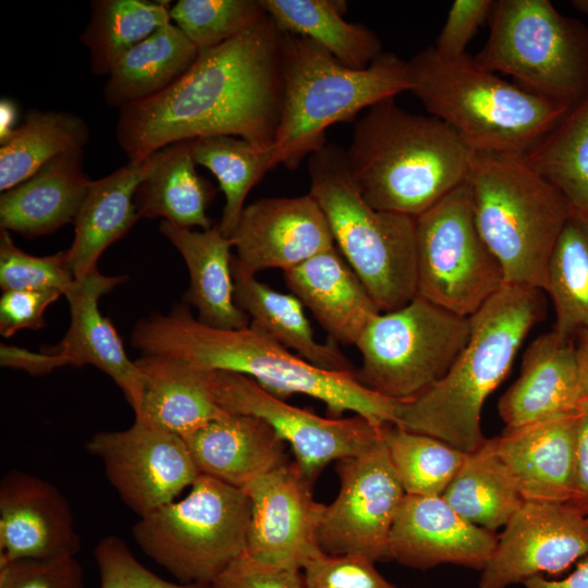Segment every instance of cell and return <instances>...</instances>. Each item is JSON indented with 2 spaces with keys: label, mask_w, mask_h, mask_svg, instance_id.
<instances>
[{
  "label": "cell",
  "mask_w": 588,
  "mask_h": 588,
  "mask_svg": "<svg viewBox=\"0 0 588 588\" xmlns=\"http://www.w3.org/2000/svg\"><path fill=\"white\" fill-rule=\"evenodd\" d=\"M283 38L268 15L198 51L192 66L163 91L120 109L115 136L128 160L216 135L272 148L283 99Z\"/></svg>",
  "instance_id": "6da1fadb"
},
{
  "label": "cell",
  "mask_w": 588,
  "mask_h": 588,
  "mask_svg": "<svg viewBox=\"0 0 588 588\" xmlns=\"http://www.w3.org/2000/svg\"><path fill=\"white\" fill-rule=\"evenodd\" d=\"M143 355L168 356L195 366L252 378L279 399L299 393L324 403L331 418L353 412L377 427L396 421L400 401L363 385L354 372L321 369L249 324L228 330L206 326L189 309L175 305L168 314L140 319L131 335Z\"/></svg>",
  "instance_id": "7a4b0ae2"
},
{
  "label": "cell",
  "mask_w": 588,
  "mask_h": 588,
  "mask_svg": "<svg viewBox=\"0 0 588 588\" xmlns=\"http://www.w3.org/2000/svg\"><path fill=\"white\" fill-rule=\"evenodd\" d=\"M345 154L367 204L414 218L466 182L473 156L443 121L408 112L394 98L356 121Z\"/></svg>",
  "instance_id": "3957f363"
},
{
  "label": "cell",
  "mask_w": 588,
  "mask_h": 588,
  "mask_svg": "<svg viewBox=\"0 0 588 588\" xmlns=\"http://www.w3.org/2000/svg\"><path fill=\"white\" fill-rule=\"evenodd\" d=\"M541 290L504 284L470 319V335L449 371L419 395L400 401L395 425L469 454L487 440L485 401L509 373L526 335L542 319Z\"/></svg>",
  "instance_id": "277c9868"
},
{
  "label": "cell",
  "mask_w": 588,
  "mask_h": 588,
  "mask_svg": "<svg viewBox=\"0 0 588 588\" xmlns=\"http://www.w3.org/2000/svg\"><path fill=\"white\" fill-rule=\"evenodd\" d=\"M407 66L409 93L474 152L524 156L568 109L481 68L468 53L445 58L428 46Z\"/></svg>",
  "instance_id": "5b68a950"
},
{
  "label": "cell",
  "mask_w": 588,
  "mask_h": 588,
  "mask_svg": "<svg viewBox=\"0 0 588 588\" xmlns=\"http://www.w3.org/2000/svg\"><path fill=\"white\" fill-rule=\"evenodd\" d=\"M407 61L382 52L353 69L311 39L284 32L283 99L273 145V168L290 171L327 144L326 131L366 108L411 91Z\"/></svg>",
  "instance_id": "8992f818"
},
{
  "label": "cell",
  "mask_w": 588,
  "mask_h": 588,
  "mask_svg": "<svg viewBox=\"0 0 588 588\" xmlns=\"http://www.w3.org/2000/svg\"><path fill=\"white\" fill-rule=\"evenodd\" d=\"M466 183L475 223L504 284L544 291L552 252L572 216L564 195L514 155L473 151Z\"/></svg>",
  "instance_id": "52a82bcc"
},
{
  "label": "cell",
  "mask_w": 588,
  "mask_h": 588,
  "mask_svg": "<svg viewBox=\"0 0 588 588\" xmlns=\"http://www.w3.org/2000/svg\"><path fill=\"white\" fill-rule=\"evenodd\" d=\"M309 194L347 264L378 309L396 310L418 295L416 218L372 208L354 184L345 149L327 143L309 156Z\"/></svg>",
  "instance_id": "ba28073f"
},
{
  "label": "cell",
  "mask_w": 588,
  "mask_h": 588,
  "mask_svg": "<svg viewBox=\"0 0 588 588\" xmlns=\"http://www.w3.org/2000/svg\"><path fill=\"white\" fill-rule=\"evenodd\" d=\"M489 36L474 56L524 89L572 106L588 90V27L550 0H495Z\"/></svg>",
  "instance_id": "9c48e42d"
},
{
  "label": "cell",
  "mask_w": 588,
  "mask_h": 588,
  "mask_svg": "<svg viewBox=\"0 0 588 588\" xmlns=\"http://www.w3.org/2000/svg\"><path fill=\"white\" fill-rule=\"evenodd\" d=\"M249 520L243 489L200 474L185 498L139 517L132 534L179 583L211 586L247 551Z\"/></svg>",
  "instance_id": "30bf717a"
},
{
  "label": "cell",
  "mask_w": 588,
  "mask_h": 588,
  "mask_svg": "<svg viewBox=\"0 0 588 588\" xmlns=\"http://www.w3.org/2000/svg\"><path fill=\"white\" fill-rule=\"evenodd\" d=\"M470 335V319L420 296L370 318L356 347L355 371L369 390L396 401L411 400L451 368Z\"/></svg>",
  "instance_id": "8fae6325"
},
{
  "label": "cell",
  "mask_w": 588,
  "mask_h": 588,
  "mask_svg": "<svg viewBox=\"0 0 588 588\" xmlns=\"http://www.w3.org/2000/svg\"><path fill=\"white\" fill-rule=\"evenodd\" d=\"M418 296L470 317L504 285L475 223L465 182L416 218Z\"/></svg>",
  "instance_id": "7c38bea8"
},
{
  "label": "cell",
  "mask_w": 588,
  "mask_h": 588,
  "mask_svg": "<svg viewBox=\"0 0 588 588\" xmlns=\"http://www.w3.org/2000/svg\"><path fill=\"white\" fill-rule=\"evenodd\" d=\"M382 433V432H381ZM340 491L326 505L317 532L321 552L389 560V536L405 498L383 438L363 453L336 461Z\"/></svg>",
  "instance_id": "4fadbf2b"
},
{
  "label": "cell",
  "mask_w": 588,
  "mask_h": 588,
  "mask_svg": "<svg viewBox=\"0 0 588 588\" xmlns=\"http://www.w3.org/2000/svg\"><path fill=\"white\" fill-rule=\"evenodd\" d=\"M211 384L222 409L256 416L269 424L290 444L294 462L310 481L331 462L358 455L382 437V427L360 415L320 417L287 404L241 373L212 370Z\"/></svg>",
  "instance_id": "5bb4252c"
},
{
  "label": "cell",
  "mask_w": 588,
  "mask_h": 588,
  "mask_svg": "<svg viewBox=\"0 0 588 588\" xmlns=\"http://www.w3.org/2000/svg\"><path fill=\"white\" fill-rule=\"evenodd\" d=\"M86 449L138 517L174 501L200 475L182 437L143 419L125 430L95 433Z\"/></svg>",
  "instance_id": "9a60e30c"
},
{
  "label": "cell",
  "mask_w": 588,
  "mask_h": 588,
  "mask_svg": "<svg viewBox=\"0 0 588 588\" xmlns=\"http://www.w3.org/2000/svg\"><path fill=\"white\" fill-rule=\"evenodd\" d=\"M588 556V517L571 502L525 501L498 536L479 588L558 574Z\"/></svg>",
  "instance_id": "2e32d148"
},
{
  "label": "cell",
  "mask_w": 588,
  "mask_h": 588,
  "mask_svg": "<svg viewBox=\"0 0 588 588\" xmlns=\"http://www.w3.org/2000/svg\"><path fill=\"white\" fill-rule=\"evenodd\" d=\"M295 462L255 479L244 491L250 504L247 553L280 567L303 569L321 553L317 532L326 504Z\"/></svg>",
  "instance_id": "e0dca14e"
},
{
  "label": "cell",
  "mask_w": 588,
  "mask_h": 588,
  "mask_svg": "<svg viewBox=\"0 0 588 588\" xmlns=\"http://www.w3.org/2000/svg\"><path fill=\"white\" fill-rule=\"evenodd\" d=\"M230 238L234 260L252 275L270 268L285 271L334 247L326 215L310 194L245 206Z\"/></svg>",
  "instance_id": "ac0fdd59"
},
{
  "label": "cell",
  "mask_w": 588,
  "mask_h": 588,
  "mask_svg": "<svg viewBox=\"0 0 588 588\" xmlns=\"http://www.w3.org/2000/svg\"><path fill=\"white\" fill-rule=\"evenodd\" d=\"M79 549L73 513L59 489L35 475L9 471L0 483V567L75 556Z\"/></svg>",
  "instance_id": "d6986e66"
},
{
  "label": "cell",
  "mask_w": 588,
  "mask_h": 588,
  "mask_svg": "<svg viewBox=\"0 0 588 588\" xmlns=\"http://www.w3.org/2000/svg\"><path fill=\"white\" fill-rule=\"evenodd\" d=\"M494 532L455 512L442 497L406 494L389 536V559L418 569L454 564L482 571L497 546Z\"/></svg>",
  "instance_id": "ffe728a7"
},
{
  "label": "cell",
  "mask_w": 588,
  "mask_h": 588,
  "mask_svg": "<svg viewBox=\"0 0 588 588\" xmlns=\"http://www.w3.org/2000/svg\"><path fill=\"white\" fill-rule=\"evenodd\" d=\"M127 281L126 275H106L98 269L76 280L65 295L71 310V323L63 339L42 346L48 354L62 356L72 366L93 365L108 375L121 389L137 414L143 401V377L135 360H131L108 317L98 308L99 298Z\"/></svg>",
  "instance_id": "44dd1931"
},
{
  "label": "cell",
  "mask_w": 588,
  "mask_h": 588,
  "mask_svg": "<svg viewBox=\"0 0 588 588\" xmlns=\"http://www.w3.org/2000/svg\"><path fill=\"white\" fill-rule=\"evenodd\" d=\"M579 362L571 338L551 331L526 348L519 377L500 397L506 428L576 415L583 402Z\"/></svg>",
  "instance_id": "7402d4cb"
},
{
  "label": "cell",
  "mask_w": 588,
  "mask_h": 588,
  "mask_svg": "<svg viewBox=\"0 0 588 588\" xmlns=\"http://www.w3.org/2000/svg\"><path fill=\"white\" fill-rule=\"evenodd\" d=\"M577 415L505 428L494 437L497 452L524 501L572 500Z\"/></svg>",
  "instance_id": "603a6c76"
},
{
  "label": "cell",
  "mask_w": 588,
  "mask_h": 588,
  "mask_svg": "<svg viewBox=\"0 0 588 588\" xmlns=\"http://www.w3.org/2000/svg\"><path fill=\"white\" fill-rule=\"evenodd\" d=\"M167 147L139 161H130L107 176L91 180L74 219V238L66 261L79 280L97 269L101 254L123 237L140 218L135 194L138 185L158 166Z\"/></svg>",
  "instance_id": "cb8c5ba5"
},
{
  "label": "cell",
  "mask_w": 588,
  "mask_h": 588,
  "mask_svg": "<svg viewBox=\"0 0 588 588\" xmlns=\"http://www.w3.org/2000/svg\"><path fill=\"white\" fill-rule=\"evenodd\" d=\"M183 439L199 474L243 490L289 462L286 443L252 415L228 413Z\"/></svg>",
  "instance_id": "d4e9b609"
},
{
  "label": "cell",
  "mask_w": 588,
  "mask_h": 588,
  "mask_svg": "<svg viewBox=\"0 0 588 588\" xmlns=\"http://www.w3.org/2000/svg\"><path fill=\"white\" fill-rule=\"evenodd\" d=\"M283 278L329 335L344 345H356L370 318L380 313L335 247L283 271Z\"/></svg>",
  "instance_id": "484cf974"
},
{
  "label": "cell",
  "mask_w": 588,
  "mask_h": 588,
  "mask_svg": "<svg viewBox=\"0 0 588 588\" xmlns=\"http://www.w3.org/2000/svg\"><path fill=\"white\" fill-rule=\"evenodd\" d=\"M83 150L60 155L0 197V228L26 238L73 223L91 180L83 170Z\"/></svg>",
  "instance_id": "4316f807"
},
{
  "label": "cell",
  "mask_w": 588,
  "mask_h": 588,
  "mask_svg": "<svg viewBox=\"0 0 588 588\" xmlns=\"http://www.w3.org/2000/svg\"><path fill=\"white\" fill-rule=\"evenodd\" d=\"M135 364L143 377L135 419L184 438L228 414L215 400L212 370L160 355H143Z\"/></svg>",
  "instance_id": "83f0119b"
},
{
  "label": "cell",
  "mask_w": 588,
  "mask_h": 588,
  "mask_svg": "<svg viewBox=\"0 0 588 588\" xmlns=\"http://www.w3.org/2000/svg\"><path fill=\"white\" fill-rule=\"evenodd\" d=\"M160 232L182 255L189 273L186 304L198 311L197 320L218 328L236 330L250 324V319L235 303L232 274V240L220 231L219 224L209 230L192 231L167 220Z\"/></svg>",
  "instance_id": "f1b7e54d"
},
{
  "label": "cell",
  "mask_w": 588,
  "mask_h": 588,
  "mask_svg": "<svg viewBox=\"0 0 588 588\" xmlns=\"http://www.w3.org/2000/svg\"><path fill=\"white\" fill-rule=\"evenodd\" d=\"M232 274L235 303L249 317L252 326L316 367L339 372L356 371L334 345L315 340L303 303L294 294L278 292L244 272L234 257Z\"/></svg>",
  "instance_id": "f546056e"
},
{
  "label": "cell",
  "mask_w": 588,
  "mask_h": 588,
  "mask_svg": "<svg viewBox=\"0 0 588 588\" xmlns=\"http://www.w3.org/2000/svg\"><path fill=\"white\" fill-rule=\"evenodd\" d=\"M197 48L171 23L125 51L114 63L103 89L105 102L122 109L158 95L195 62Z\"/></svg>",
  "instance_id": "4dcf8cb0"
},
{
  "label": "cell",
  "mask_w": 588,
  "mask_h": 588,
  "mask_svg": "<svg viewBox=\"0 0 588 588\" xmlns=\"http://www.w3.org/2000/svg\"><path fill=\"white\" fill-rule=\"evenodd\" d=\"M283 32L307 37L353 69L368 68L383 51L377 34L344 19L343 0H261Z\"/></svg>",
  "instance_id": "1f68e13d"
},
{
  "label": "cell",
  "mask_w": 588,
  "mask_h": 588,
  "mask_svg": "<svg viewBox=\"0 0 588 588\" xmlns=\"http://www.w3.org/2000/svg\"><path fill=\"white\" fill-rule=\"evenodd\" d=\"M195 166L192 139L168 146L162 160L137 187L134 200L139 217L163 218L187 229H211L207 208L216 188Z\"/></svg>",
  "instance_id": "d6a6232c"
},
{
  "label": "cell",
  "mask_w": 588,
  "mask_h": 588,
  "mask_svg": "<svg viewBox=\"0 0 588 588\" xmlns=\"http://www.w3.org/2000/svg\"><path fill=\"white\" fill-rule=\"evenodd\" d=\"M441 497L463 518L491 532L504 527L525 502L494 438L466 454Z\"/></svg>",
  "instance_id": "836d02e7"
},
{
  "label": "cell",
  "mask_w": 588,
  "mask_h": 588,
  "mask_svg": "<svg viewBox=\"0 0 588 588\" xmlns=\"http://www.w3.org/2000/svg\"><path fill=\"white\" fill-rule=\"evenodd\" d=\"M523 157L588 221V90Z\"/></svg>",
  "instance_id": "e575fe53"
},
{
  "label": "cell",
  "mask_w": 588,
  "mask_h": 588,
  "mask_svg": "<svg viewBox=\"0 0 588 588\" xmlns=\"http://www.w3.org/2000/svg\"><path fill=\"white\" fill-rule=\"evenodd\" d=\"M89 138L84 120L66 111L32 110L0 148V191L34 175L53 158L83 150Z\"/></svg>",
  "instance_id": "d590c367"
},
{
  "label": "cell",
  "mask_w": 588,
  "mask_h": 588,
  "mask_svg": "<svg viewBox=\"0 0 588 588\" xmlns=\"http://www.w3.org/2000/svg\"><path fill=\"white\" fill-rule=\"evenodd\" d=\"M168 3L94 0L90 20L79 36L89 51L91 73L96 76L109 75L125 51L171 23Z\"/></svg>",
  "instance_id": "8d00e7d4"
},
{
  "label": "cell",
  "mask_w": 588,
  "mask_h": 588,
  "mask_svg": "<svg viewBox=\"0 0 588 588\" xmlns=\"http://www.w3.org/2000/svg\"><path fill=\"white\" fill-rule=\"evenodd\" d=\"M196 164L217 177L225 197L220 231L226 237L234 232L247 194L273 169V147L261 149L235 136L216 135L192 139Z\"/></svg>",
  "instance_id": "74e56055"
},
{
  "label": "cell",
  "mask_w": 588,
  "mask_h": 588,
  "mask_svg": "<svg viewBox=\"0 0 588 588\" xmlns=\"http://www.w3.org/2000/svg\"><path fill=\"white\" fill-rule=\"evenodd\" d=\"M544 291L554 307L553 331L572 338L588 330V221L573 213L552 252Z\"/></svg>",
  "instance_id": "f35d334b"
},
{
  "label": "cell",
  "mask_w": 588,
  "mask_h": 588,
  "mask_svg": "<svg viewBox=\"0 0 588 588\" xmlns=\"http://www.w3.org/2000/svg\"><path fill=\"white\" fill-rule=\"evenodd\" d=\"M382 438L397 478L408 495L441 497L466 454L431 436L389 424Z\"/></svg>",
  "instance_id": "ab89813d"
},
{
  "label": "cell",
  "mask_w": 588,
  "mask_h": 588,
  "mask_svg": "<svg viewBox=\"0 0 588 588\" xmlns=\"http://www.w3.org/2000/svg\"><path fill=\"white\" fill-rule=\"evenodd\" d=\"M268 16L261 0H180L170 17L198 51L217 47Z\"/></svg>",
  "instance_id": "60d3db41"
},
{
  "label": "cell",
  "mask_w": 588,
  "mask_h": 588,
  "mask_svg": "<svg viewBox=\"0 0 588 588\" xmlns=\"http://www.w3.org/2000/svg\"><path fill=\"white\" fill-rule=\"evenodd\" d=\"M66 261V252L34 256L20 249L9 231L0 233V287L3 292L20 290H57L66 295L75 284Z\"/></svg>",
  "instance_id": "b9f144b4"
},
{
  "label": "cell",
  "mask_w": 588,
  "mask_h": 588,
  "mask_svg": "<svg viewBox=\"0 0 588 588\" xmlns=\"http://www.w3.org/2000/svg\"><path fill=\"white\" fill-rule=\"evenodd\" d=\"M94 556L100 576L99 588H211L207 585L172 583L159 577L139 563L126 543L113 535L97 543Z\"/></svg>",
  "instance_id": "7bdbcfd3"
},
{
  "label": "cell",
  "mask_w": 588,
  "mask_h": 588,
  "mask_svg": "<svg viewBox=\"0 0 588 588\" xmlns=\"http://www.w3.org/2000/svg\"><path fill=\"white\" fill-rule=\"evenodd\" d=\"M302 571L306 588H403L388 581L375 562L359 555L321 552Z\"/></svg>",
  "instance_id": "ee69618b"
},
{
  "label": "cell",
  "mask_w": 588,
  "mask_h": 588,
  "mask_svg": "<svg viewBox=\"0 0 588 588\" xmlns=\"http://www.w3.org/2000/svg\"><path fill=\"white\" fill-rule=\"evenodd\" d=\"M0 588H84L74 556L23 559L0 567Z\"/></svg>",
  "instance_id": "f6af8a7d"
},
{
  "label": "cell",
  "mask_w": 588,
  "mask_h": 588,
  "mask_svg": "<svg viewBox=\"0 0 588 588\" xmlns=\"http://www.w3.org/2000/svg\"><path fill=\"white\" fill-rule=\"evenodd\" d=\"M494 0H455L448 12L445 23L432 45L445 58H457L478 29L489 21Z\"/></svg>",
  "instance_id": "bcb514c9"
},
{
  "label": "cell",
  "mask_w": 588,
  "mask_h": 588,
  "mask_svg": "<svg viewBox=\"0 0 588 588\" xmlns=\"http://www.w3.org/2000/svg\"><path fill=\"white\" fill-rule=\"evenodd\" d=\"M211 588H306L302 569L261 562L247 552L232 562Z\"/></svg>",
  "instance_id": "7dc6e473"
},
{
  "label": "cell",
  "mask_w": 588,
  "mask_h": 588,
  "mask_svg": "<svg viewBox=\"0 0 588 588\" xmlns=\"http://www.w3.org/2000/svg\"><path fill=\"white\" fill-rule=\"evenodd\" d=\"M62 295L57 290H20L3 292L0 298V333L10 338L23 329L45 327L46 308Z\"/></svg>",
  "instance_id": "c3c4849f"
},
{
  "label": "cell",
  "mask_w": 588,
  "mask_h": 588,
  "mask_svg": "<svg viewBox=\"0 0 588 588\" xmlns=\"http://www.w3.org/2000/svg\"><path fill=\"white\" fill-rule=\"evenodd\" d=\"M569 502L588 515V400L581 402L577 415L574 492Z\"/></svg>",
  "instance_id": "681fc988"
},
{
  "label": "cell",
  "mask_w": 588,
  "mask_h": 588,
  "mask_svg": "<svg viewBox=\"0 0 588 588\" xmlns=\"http://www.w3.org/2000/svg\"><path fill=\"white\" fill-rule=\"evenodd\" d=\"M0 362L1 366L21 369L36 376L46 375L58 367L69 365L62 356L42 351L40 353L28 352L17 346L4 344L0 348Z\"/></svg>",
  "instance_id": "f907efd6"
},
{
  "label": "cell",
  "mask_w": 588,
  "mask_h": 588,
  "mask_svg": "<svg viewBox=\"0 0 588 588\" xmlns=\"http://www.w3.org/2000/svg\"><path fill=\"white\" fill-rule=\"evenodd\" d=\"M525 588H588V556L584 558L575 571L559 580L547 579L543 575L534 576L524 583Z\"/></svg>",
  "instance_id": "816d5d0a"
},
{
  "label": "cell",
  "mask_w": 588,
  "mask_h": 588,
  "mask_svg": "<svg viewBox=\"0 0 588 588\" xmlns=\"http://www.w3.org/2000/svg\"><path fill=\"white\" fill-rule=\"evenodd\" d=\"M576 334L581 395L583 400H588V330H579Z\"/></svg>",
  "instance_id": "f5cc1de1"
},
{
  "label": "cell",
  "mask_w": 588,
  "mask_h": 588,
  "mask_svg": "<svg viewBox=\"0 0 588 588\" xmlns=\"http://www.w3.org/2000/svg\"><path fill=\"white\" fill-rule=\"evenodd\" d=\"M0 143L4 144L13 131L15 121V108L13 103L7 99L1 100L0 105Z\"/></svg>",
  "instance_id": "db71d44e"
},
{
  "label": "cell",
  "mask_w": 588,
  "mask_h": 588,
  "mask_svg": "<svg viewBox=\"0 0 588 588\" xmlns=\"http://www.w3.org/2000/svg\"><path fill=\"white\" fill-rule=\"evenodd\" d=\"M571 3L576 11L588 16V0H573Z\"/></svg>",
  "instance_id": "11a10c76"
},
{
  "label": "cell",
  "mask_w": 588,
  "mask_h": 588,
  "mask_svg": "<svg viewBox=\"0 0 588 588\" xmlns=\"http://www.w3.org/2000/svg\"><path fill=\"white\" fill-rule=\"evenodd\" d=\"M587 517H588V515H587Z\"/></svg>",
  "instance_id": "9f6ffc18"
}]
</instances>
